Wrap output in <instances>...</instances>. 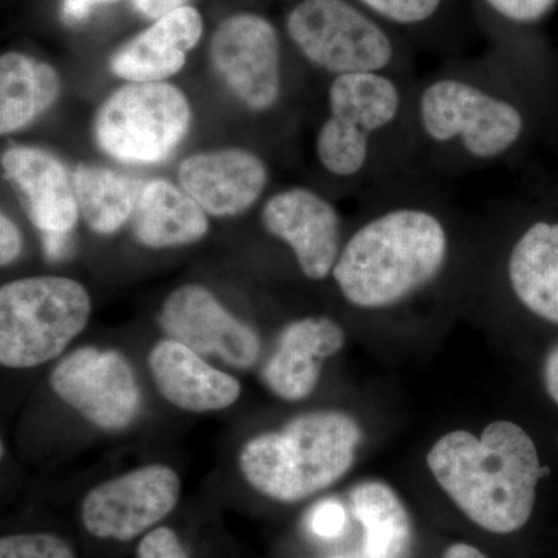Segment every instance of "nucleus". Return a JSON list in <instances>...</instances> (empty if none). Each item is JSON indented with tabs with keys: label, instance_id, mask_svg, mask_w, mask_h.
<instances>
[{
	"label": "nucleus",
	"instance_id": "obj_33",
	"mask_svg": "<svg viewBox=\"0 0 558 558\" xmlns=\"http://www.w3.org/2000/svg\"><path fill=\"white\" fill-rule=\"evenodd\" d=\"M543 380L550 399L558 405V344L550 349L543 365Z\"/></svg>",
	"mask_w": 558,
	"mask_h": 558
},
{
	"label": "nucleus",
	"instance_id": "obj_35",
	"mask_svg": "<svg viewBox=\"0 0 558 558\" xmlns=\"http://www.w3.org/2000/svg\"><path fill=\"white\" fill-rule=\"evenodd\" d=\"M549 475H550L549 468H542V470H539V476H542V480L546 478V476H549Z\"/></svg>",
	"mask_w": 558,
	"mask_h": 558
},
{
	"label": "nucleus",
	"instance_id": "obj_3",
	"mask_svg": "<svg viewBox=\"0 0 558 558\" xmlns=\"http://www.w3.org/2000/svg\"><path fill=\"white\" fill-rule=\"evenodd\" d=\"M433 476L473 523L494 534L526 526L537 498V447L520 425L495 421L481 438L451 432L427 457Z\"/></svg>",
	"mask_w": 558,
	"mask_h": 558
},
{
	"label": "nucleus",
	"instance_id": "obj_29",
	"mask_svg": "<svg viewBox=\"0 0 558 558\" xmlns=\"http://www.w3.org/2000/svg\"><path fill=\"white\" fill-rule=\"evenodd\" d=\"M22 252V234L5 213L0 216V264L10 266Z\"/></svg>",
	"mask_w": 558,
	"mask_h": 558
},
{
	"label": "nucleus",
	"instance_id": "obj_14",
	"mask_svg": "<svg viewBox=\"0 0 558 558\" xmlns=\"http://www.w3.org/2000/svg\"><path fill=\"white\" fill-rule=\"evenodd\" d=\"M179 182L207 215L227 218L247 211L263 196L269 170L248 149L207 150L182 161Z\"/></svg>",
	"mask_w": 558,
	"mask_h": 558
},
{
	"label": "nucleus",
	"instance_id": "obj_18",
	"mask_svg": "<svg viewBox=\"0 0 558 558\" xmlns=\"http://www.w3.org/2000/svg\"><path fill=\"white\" fill-rule=\"evenodd\" d=\"M149 369L160 395L191 413L229 409L241 396L236 377L216 369L204 355L175 340H161L153 348Z\"/></svg>",
	"mask_w": 558,
	"mask_h": 558
},
{
	"label": "nucleus",
	"instance_id": "obj_27",
	"mask_svg": "<svg viewBox=\"0 0 558 558\" xmlns=\"http://www.w3.org/2000/svg\"><path fill=\"white\" fill-rule=\"evenodd\" d=\"M307 524L319 538H339L347 527V512L339 501L326 499L312 509Z\"/></svg>",
	"mask_w": 558,
	"mask_h": 558
},
{
	"label": "nucleus",
	"instance_id": "obj_10",
	"mask_svg": "<svg viewBox=\"0 0 558 558\" xmlns=\"http://www.w3.org/2000/svg\"><path fill=\"white\" fill-rule=\"evenodd\" d=\"M50 385L62 402L108 432L130 427L142 405L134 371L119 351L76 349L54 366Z\"/></svg>",
	"mask_w": 558,
	"mask_h": 558
},
{
	"label": "nucleus",
	"instance_id": "obj_13",
	"mask_svg": "<svg viewBox=\"0 0 558 558\" xmlns=\"http://www.w3.org/2000/svg\"><path fill=\"white\" fill-rule=\"evenodd\" d=\"M263 226L289 245L304 277L323 281L332 275L343 231L339 209L328 197L306 186L279 191L264 205Z\"/></svg>",
	"mask_w": 558,
	"mask_h": 558
},
{
	"label": "nucleus",
	"instance_id": "obj_30",
	"mask_svg": "<svg viewBox=\"0 0 558 558\" xmlns=\"http://www.w3.org/2000/svg\"><path fill=\"white\" fill-rule=\"evenodd\" d=\"M43 253L47 260H62L68 258L72 248V233H40Z\"/></svg>",
	"mask_w": 558,
	"mask_h": 558
},
{
	"label": "nucleus",
	"instance_id": "obj_23",
	"mask_svg": "<svg viewBox=\"0 0 558 558\" xmlns=\"http://www.w3.org/2000/svg\"><path fill=\"white\" fill-rule=\"evenodd\" d=\"M84 222L101 236L119 231L132 219L143 182L98 165L81 163L72 175Z\"/></svg>",
	"mask_w": 558,
	"mask_h": 558
},
{
	"label": "nucleus",
	"instance_id": "obj_11",
	"mask_svg": "<svg viewBox=\"0 0 558 558\" xmlns=\"http://www.w3.org/2000/svg\"><path fill=\"white\" fill-rule=\"evenodd\" d=\"M180 480L161 464L101 483L84 498L81 519L94 537L130 542L146 534L178 506Z\"/></svg>",
	"mask_w": 558,
	"mask_h": 558
},
{
	"label": "nucleus",
	"instance_id": "obj_20",
	"mask_svg": "<svg viewBox=\"0 0 558 558\" xmlns=\"http://www.w3.org/2000/svg\"><path fill=\"white\" fill-rule=\"evenodd\" d=\"M207 213L182 186L165 179L143 183L132 230L140 244L170 248L194 244L208 233Z\"/></svg>",
	"mask_w": 558,
	"mask_h": 558
},
{
	"label": "nucleus",
	"instance_id": "obj_1",
	"mask_svg": "<svg viewBox=\"0 0 558 558\" xmlns=\"http://www.w3.org/2000/svg\"><path fill=\"white\" fill-rule=\"evenodd\" d=\"M379 199L343 242L332 270L343 299L359 310L405 303L438 281L453 248L457 211L422 183L391 178Z\"/></svg>",
	"mask_w": 558,
	"mask_h": 558
},
{
	"label": "nucleus",
	"instance_id": "obj_6",
	"mask_svg": "<svg viewBox=\"0 0 558 558\" xmlns=\"http://www.w3.org/2000/svg\"><path fill=\"white\" fill-rule=\"evenodd\" d=\"M89 292L62 277L16 279L0 289V363L27 369L60 357L86 328Z\"/></svg>",
	"mask_w": 558,
	"mask_h": 558
},
{
	"label": "nucleus",
	"instance_id": "obj_7",
	"mask_svg": "<svg viewBox=\"0 0 558 558\" xmlns=\"http://www.w3.org/2000/svg\"><path fill=\"white\" fill-rule=\"evenodd\" d=\"M286 31L304 60L332 78L349 73L409 75L389 25L351 0H300Z\"/></svg>",
	"mask_w": 558,
	"mask_h": 558
},
{
	"label": "nucleus",
	"instance_id": "obj_9",
	"mask_svg": "<svg viewBox=\"0 0 558 558\" xmlns=\"http://www.w3.org/2000/svg\"><path fill=\"white\" fill-rule=\"evenodd\" d=\"M209 61L252 112H267L281 100V39L266 17L240 13L220 22L209 43Z\"/></svg>",
	"mask_w": 558,
	"mask_h": 558
},
{
	"label": "nucleus",
	"instance_id": "obj_24",
	"mask_svg": "<svg viewBox=\"0 0 558 558\" xmlns=\"http://www.w3.org/2000/svg\"><path fill=\"white\" fill-rule=\"evenodd\" d=\"M389 27L414 28L435 20L447 0H354Z\"/></svg>",
	"mask_w": 558,
	"mask_h": 558
},
{
	"label": "nucleus",
	"instance_id": "obj_32",
	"mask_svg": "<svg viewBox=\"0 0 558 558\" xmlns=\"http://www.w3.org/2000/svg\"><path fill=\"white\" fill-rule=\"evenodd\" d=\"M112 0H64L62 2V16L68 22H81L90 16L95 7Z\"/></svg>",
	"mask_w": 558,
	"mask_h": 558
},
{
	"label": "nucleus",
	"instance_id": "obj_17",
	"mask_svg": "<svg viewBox=\"0 0 558 558\" xmlns=\"http://www.w3.org/2000/svg\"><path fill=\"white\" fill-rule=\"evenodd\" d=\"M202 33L204 21L194 7L171 11L123 44L110 58V70L128 83H161L183 69Z\"/></svg>",
	"mask_w": 558,
	"mask_h": 558
},
{
	"label": "nucleus",
	"instance_id": "obj_4",
	"mask_svg": "<svg viewBox=\"0 0 558 558\" xmlns=\"http://www.w3.org/2000/svg\"><path fill=\"white\" fill-rule=\"evenodd\" d=\"M414 83L395 73H349L332 78L328 117L315 138V154L326 174L355 180L379 161L384 180L392 148L414 159L411 98Z\"/></svg>",
	"mask_w": 558,
	"mask_h": 558
},
{
	"label": "nucleus",
	"instance_id": "obj_15",
	"mask_svg": "<svg viewBox=\"0 0 558 558\" xmlns=\"http://www.w3.org/2000/svg\"><path fill=\"white\" fill-rule=\"evenodd\" d=\"M3 178L40 233H72L78 201L68 168L49 150L14 146L2 156Z\"/></svg>",
	"mask_w": 558,
	"mask_h": 558
},
{
	"label": "nucleus",
	"instance_id": "obj_34",
	"mask_svg": "<svg viewBox=\"0 0 558 558\" xmlns=\"http://www.w3.org/2000/svg\"><path fill=\"white\" fill-rule=\"evenodd\" d=\"M442 558H487L475 546L468 545V543H454L449 549L446 550Z\"/></svg>",
	"mask_w": 558,
	"mask_h": 558
},
{
	"label": "nucleus",
	"instance_id": "obj_12",
	"mask_svg": "<svg viewBox=\"0 0 558 558\" xmlns=\"http://www.w3.org/2000/svg\"><path fill=\"white\" fill-rule=\"evenodd\" d=\"M159 322L168 339L204 357H218L241 369L252 368L258 362V333L234 318L204 286L186 284L171 292L161 307Z\"/></svg>",
	"mask_w": 558,
	"mask_h": 558
},
{
	"label": "nucleus",
	"instance_id": "obj_26",
	"mask_svg": "<svg viewBox=\"0 0 558 558\" xmlns=\"http://www.w3.org/2000/svg\"><path fill=\"white\" fill-rule=\"evenodd\" d=\"M499 20L513 25H532L545 20L558 0H481Z\"/></svg>",
	"mask_w": 558,
	"mask_h": 558
},
{
	"label": "nucleus",
	"instance_id": "obj_25",
	"mask_svg": "<svg viewBox=\"0 0 558 558\" xmlns=\"http://www.w3.org/2000/svg\"><path fill=\"white\" fill-rule=\"evenodd\" d=\"M0 558H76V554L58 535L17 534L0 539Z\"/></svg>",
	"mask_w": 558,
	"mask_h": 558
},
{
	"label": "nucleus",
	"instance_id": "obj_28",
	"mask_svg": "<svg viewBox=\"0 0 558 558\" xmlns=\"http://www.w3.org/2000/svg\"><path fill=\"white\" fill-rule=\"evenodd\" d=\"M137 558H190L170 527H156L140 542Z\"/></svg>",
	"mask_w": 558,
	"mask_h": 558
},
{
	"label": "nucleus",
	"instance_id": "obj_2",
	"mask_svg": "<svg viewBox=\"0 0 558 558\" xmlns=\"http://www.w3.org/2000/svg\"><path fill=\"white\" fill-rule=\"evenodd\" d=\"M529 128V110L508 62L457 65L414 83V159L436 170L454 174L508 161Z\"/></svg>",
	"mask_w": 558,
	"mask_h": 558
},
{
	"label": "nucleus",
	"instance_id": "obj_19",
	"mask_svg": "<svg viewBox=\"0 0 558 558\" xmlns=\"http://www.w3.org/2000/svg\"><path fill=\"white\" fill-rule=\"evenodd\" d=\"M506 275L521 306L558 325V220L538 219L510 248Z\"/></svg>",
	"mask_w": 558,
	"mask_h": 558
},
{
	"label": "nucleus",
	"instance_id": "obj_21",
	"mask_svg": "<svg viewBox=\"0 0 558 558\" xmlns=\"http://www.w3.org/2000/svg\"><path fill=\"white\" fill-rule=\"evenodd\" d=\"M60 75L47 62L20 51L0 58V134L28 126L47 112L60 95Z\"/></svg>",
	"mask_w": 558,
	"mask_h": 558
},
{
	"label": "nucleus",
	"instance_id": "obj_31",
	"mask_svg": "<svg viewBox=\"0 0 558 558\" xmlns=\"http://www.w3.org/2000/svg\"><path fill=\"white\" fill-rule=\"evenodd\" d=\"M190 0H132L135 10L148 20H160L171 11L189 5Z\"/></svg>",
	"mask_w": 558,
	"mask_h": 558
},
{
	"label": "nucleus",
	"instance_id": "obj_16",
	"mask_svg": "<svg viewBox=\"0 0 558 558\" xmlns=\"http://www.w3.org/2000/svg\"><path fill=\"white\" fill-rule=\"evenodd\" d=\"M344 330L336 319L307 317L290 323L264 368V381L278 398L296 402L312 395L322 365L344 347Z\"/></svg>",
	"mask_w": 558,
	"mask_h": 558
},
{
	"label": "nucleus",
	"instance_id": "obj_22",
	"mask_svg": "<svg viewBox=\"0 0 558 558\" xmlns=\"http://www.w3.org/2000/svg\"><path fill=\"white\" fill-rule=\"evenodd\" d=\"M352 510L363 526L355 558H409L413 527L398 494L380 481H366L351 494Z\"/></svg>",
	"mask_w": 558,
	"mask_h": 558
},
{
	"label": "nucleus",
	"instance_id": "obj_5",
	"mask_svg": "<svg viewBox=\"0 0 558 558\" xmlns=\"http://www.w3.org/2000/svg\"><path fill=\"white\" fill-rule=\"evenodd\" d=\"M360 440L362 429L354 417L340 411H314L292 418L281 432L248 440L240 468L259 494L296 502L343 478L354 464Z\"/></svg>",
	"mask_w": 558,
	"mask_h": 558
},
{
	"label": "nucleus",
	"instance_id": "obj_8",
	"mask_svg": "<svg viewBox=\"0 0 558 558\" xmlns=\"http://www.w3.org/2000/svg\"><path fill=\"white\" fill-rule=\"evenodd\" d=\"M193 110L170 83H128L102 102L94 119V140L110 159L146 167L171 157L185 140Z\"/></svg>",
	"mask_w": 558,
	"mask_h": 558
}]
</instances>
